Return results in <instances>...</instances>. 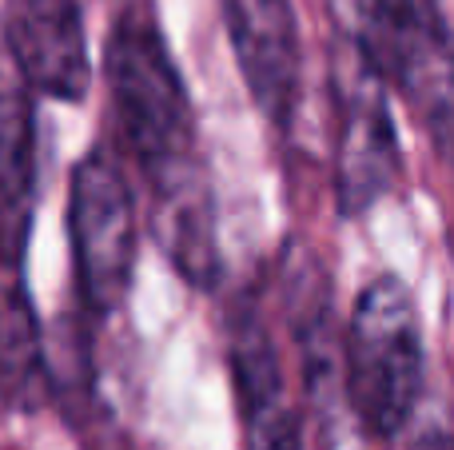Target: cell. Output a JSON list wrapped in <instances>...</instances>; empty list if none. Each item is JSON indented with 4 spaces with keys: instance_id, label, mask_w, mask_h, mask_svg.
Returning a JSON list of instances; mask_svg holds the SVG:
<instances>
[{
    "instance_id": "cell-2",
    "label": "cell",
    "mask_w": 454,
    "mask_h": 450,
    "mask_svg": "<svg viewBox=\"0 0 454 450\" xmlns=\"http://www.w3.org/2000/svg\"><path fill=\"white\" fill-rule=\"evenodd\" d=\"M343 375L359 427L379 443H395L423 395V327L399 275H379L359 291L347 319Z\"/></svg>"
},
{
    "instance_id": "cell-8",
    "label": "cell",
    "mask_w": 454,
    "mask_h": 450,
    "mask_svg": "<svg viewBox=\"0 0 454 450\" xmlns=\"http://www.w3.org/2000/svg\"><path fill=\"white\" fill-rule=\"evenodd\" d=\"M28 96V88H12L4 100V236L12 271H20L24 263L36 188V120Z\"/></svg>"
},
{
    "instance_id": "cell-9",
    "label": "cell",
    "mask_w": 454,
    "mask_h": 450,
    "mask_svg": "<svg viewBox=\"0 0 454 450\" xmlns=\"http://www.w3.org/2000/svg\"><path fill=\"white\" fill-rule=\"evenodd\" d=\"M4 383H8V403H36L40 387H44V355H40V335H36V311L20 283V271L12 275L4 295Z\"/></svg>"
},
{
    "instance_id": "cell-7",
    "label": "cell",
    "mask_w": 454,
    "mask_h": 450,
    "mask_svg": "<svg viewBox=\"0 0 454 450\" xmlns=\"http://www.w3.org/2000/svg\"><path fill=\"white\" fill-rule=\"evenodd\" d=\"M223 20L239 76L255 108L287 132L299 104L303 52L291 0H223Z\"/></svg>"
},
{
    "instance_id": "cell-4",
    "label": "cell",
    "mask_w": 454,
    "mask_h": 450,
    "mask_svg": "<svg viewBox=\"0 0 454 450\" xmlns=\"http://www.w3.org/2000/svg\"><path fill=\"white\" fill-rule=\"evenodd\" d=\"M68 244L88 315H116L128 299L136 268V199L120 159L104 144L84 151V159L72 167Z\"/></svg>"
},
{
    "instance_id": "cell-11",
    "label": "cell",
    "mask_w": 454,
    "mask_h": 450,
    "mask_svg": "<svg viewBox=\"0 0 454 450\" xmlns=\"http://www.w3.org/2000/svg\"><path fill=\"white\" fill-rule=\"evenodd\" d=\"M323 4H327L331 20L339 24V32L351 40L355 28H359V16H363V4H367V0H323Z\"/></svg>"
},
{
    "instance_id": "cell-5",
    "label": "cell",
    "mask_w": 454,
    "mask_h": 450,
    "mask_svg": "<svg viewBox=\"0 0 454 450\" xmlns=\"http://www.w3.org/2000/svg\"><path fill=\"white\" fill-rule=\"evenodd\" d=\"M399 175L387 80L351 48L335 64V199L343 215H363L391 191Z\"/></svg>"
},
{
    "instance_id": "cell-12",
    "label": "cell",
    "mask_w": 454,
    "mask_h": 450,
    "mask_svg": "<svg viewBox=\"0 0 454 450\" xmlns=\"http://www.w3.org/2000/svg\"><path fill=\"white\" fill-rule=\"evenodd\" d=\"M411 450H454V438L442 435V431H431V435H423Z\"/></svg>"
},
{
    "instance_id": "cell-10",
    "label": "cell",
    "mask_w": 454,
    "mask_h": 450,
    "mask_svg": "<svg viewBox=\"0 0 454 450\" xmlns=\"http://www.w3.org/2000/svg\"><path fill=\"white\" fill-rule=\"evenodd\" d=\"M243 443H247V450H303V443H299V419L287 415V419L243 427Z\"/></svg>"
},
{
    "instance_id": "cell-1",
    "label": "cell",
    "mask_w": 454,
    "mask_h": 450,
    "mask_svg": "<svg viewBox=\"0 0 454 450\" xmlns=\"http://www.w3.org/2000/svg\"><path fill=\"white\" fill-rule=\"evenodd\" d=\"M104 80L120 140L148 183L160 247L192 287L212 291L220 279L212 175L200 151L188 88L148 4L116 16L104 44Z\"/></svg>"
},
{
    "instance_id": "cell-3",
    "label": "cell",
    "mask_w": 454,
    "mask_h": 450,
    "mask_svg": "<svg viewBox=\"0 0 454 450\" xmlns=\"http://www.w3.org/2000/svg\"><path fill=\"white\" fill-rule=\"evenodd\" d=\"M351 48L454 151V40L439 0H367Z\"/></svg>"
},
{
    "instance_id": "cell-6",
    "label": "cell",
    "mask_w": 454,
    "mask_h": 450,
    "mask_svg": "<svg viewBox=\"0 0 454 450\" xmlns=\"http://www.w3.org/2000/svg\"><path fill=\"white\" fill-rule=\"evenodd\" d=\"M4 40L28 92L60 104L88 96L92 60L76 0H8Z\"/></svg>"
}]
</instances>
